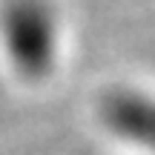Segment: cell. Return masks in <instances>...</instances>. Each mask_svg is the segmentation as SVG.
I'll return each mask as SVG.
<instances>
[{
	"instance_id": "cell-1",
	"label": "cell",
	"mask_w": 155,
	"mask_h": 155,
	"mask_svg": "<svg viewBox=\"0 0 155 155\" xmlns=\"http://www.w3.org/2000/svg\"><path fill=\"white\" fill-rule=\"evenodd\" d=\"M0 52L12 75L40 86L55 78L63 55V20L52 0L0 3Z\"/></svg>"
},
{
	"instance_id": "cell-2",
	"label": "cell",
	"mask_w": 155,
	"mask_h": 155,
	"mask_svg": "<svg viewBox=\"0 0 155 155\" xmlns=\"http://www.w3.org/2000/svg\"><path fill=\"white\" fill-rule=\"evenodd\" d=\"M95 118L118 144L155 155V92L141 86H112L98 98Z\"/></svg>"
}]
</instances>
